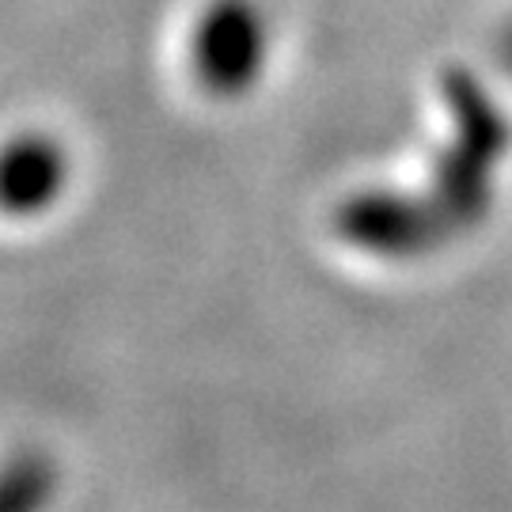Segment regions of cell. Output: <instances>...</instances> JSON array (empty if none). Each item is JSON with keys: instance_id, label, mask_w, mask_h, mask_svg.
<instances>
[{"instance_id": "1", "label": "cell", "mask_w": 512, "mask_h": 512, "mask_svg": "<svg viewBox=\"0 0 512 512\" xmlns=\"http://www.w3.org/2000/svg\"><path fill=\"white\" fill-rule=\"evenodd\" d=\"M501 65L512 73V23H509V31L501 35Z\"/></svg>"}]
</instances>
